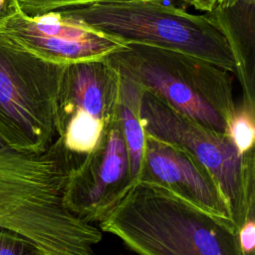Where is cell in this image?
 Instances as JSON below:
<instances>
[{"label": "cell", "instance_id": "obj_3", "mask_svg": "<svg viewBox=\"0 0 255 255\" xmlns=\"http://www.w3.org/2000/svg\"><path fill=\"white\" fill-rule=\"evenodd\" d=\"M104 59L121 77L179 113L226 133V122L237 104L231 72L193 55L136 43Z\"/></svg>", "mask_w": 255, "mask_h": 255}, {"label": "cell", "instance_id": "obj_5", "mask_svg": "<svg viewBox=\"0 0 255 255\" xmlns=\"http://www.w3.org/2000/svg\"><path fill=\"white\" fill-rule=\"evenodd\" d=\"M65 65L0 32V135L16 148L45 150L56 138L55 107Z\"/></svg>", "mask_w": 255, "mask_h": 255}, {"label": "cell", "instance_id": "obj_17", "mask_svg": "<svg viewBox=\"0 0 255 255\" xmlns=\"http://www.w3.org/2000/svg\"><path fill=\"white\" fill-rule=\"evenodd\" d=\"M20 12L17 0H0V32L7 22Z\"/></svg>", "mask_w": 255, "mask_h": 255}, {"label": "cell", "instance_id": "obj_15", "mask_svg": "<svg viewBox=\"0 0 255 255\" xmlns=\"http://www.w3.org/2000/svg\"><path fill=\"white\" fill-rule=\"evenodd\" d=\"M33 247L21 236L0 228V255H27Z\"/></svg>", "mask_w": 255, "mask_h": 255}, {"label": "cell", "instance_id": "obj_10", "mask_svg": "<svg viewBox=\"0 0 255 255\" xmlns=\"http://www.w3.org/2000/svg\"><path fill=\"white\" fill-rule=\"evenodd\" d=\"M138 179L158 184L202 210L232 221L227 203L207 170L173 143L145 133Z\"/></svg>", "mask_w": 255, "mask_h": 255}, {"label": "cell", "instance_id": "obj_19", "mask_svg": "<svg viewBox=\"0 0 255 255\" xmlns=\"http://www.w3.org/2000/svg\"><path fill=\"white\" fill-rule=\"evenodd\" d=\"M27 255H46V254H44L43 252H41V251H39L38 249H36L35 247H33V248L28 252Z\"/></svg>", "mask_w": 255, "mask_h": 255}, {"label": "cell", "instance_id": "obj_16", "mask_svg": "<svg viewBox=\"0 0 255 255\" xmlns=\"http://www.w3.org/2000/svg\"><path fill=\"white\" fill-rule=\"evenodd\" d=\"M238 240L244 255H254L255 247V223L254 212L247 215L238 228Z\"/></svg>", "mask_w": 255, "mask_h": 255}, {"label": "cell", "instance_id": "obj_11", "mask_svg": "<svg viewBox=\"0 0 255 255\" xmlns=\"http://www.w3.org/2000/svg\"><path fill=\"white\" fill-rule=\"evenodd\" d=\"M207 13L229 46L242 98L255 104V0L215 1Z\"/></svg>", "mask_w": 255, "mask_h": 255}, {"label": "cell", "instance_id": "obj_8", "mask_svg": "<svg viewBox=\"0 0 255 255\" xmlns=\"http://www.w3.org/2000/svg\"><path fill=\"white\" fill-rule=\"evenodd\" d=\"M132 182L117 109L96 146L73 167L65 202L77 216L97 225Z\"/></svg>", "mask_w": 255, "mask_h": 255}, {"label": "cell", "instance_id": "obj_9", "mask_svg": "<svg viewBox=\"0 0 255 255\" xmlns=\"http://www.w3.org/2000/svg\"><path fill=\"white\" fill-rule=\"evenodd\" d=\"M1 32L38 57L63 65L101 60L127 45L60 11L37 16L19 12Z\"/></svg>", "mask_w": 255, "mask_h": 255}, {"label": "cell", "instance_id": "obj_14", "mask_svg": "<svg viewBox=\"0 0 255 255\" xmlns=\"http://www.w3.org/2000/svg\"><path fill=\"white\" fill-rule=\"evenodd\" d=\"M20 12L27 16H37L51 11L110 0H17Z\"/></svg>", "mask_w": 255, "mask_h": 255}, {"label": "cell", "instance_id": "obj_2", "mask_svg": "<svg viewBox=\"0 0 255 255\" xmlns=\"http://www.w3.org/2000/svg\"><path fill=\"white\" fill-rule=\"evenodd\" d=\"M97 225L136 255H244L231 220L141 179L130 184Z\"/></svg>", "mask_w": 255, "mask_h": 255}, {"label": "cell", "instance_id": "obj_1", "mask_svg": "<svg viewBox=\"0 0 255 255\" xmlns=\"http://www.w3.org/2000/svg\"><path fill=\"white\" fill-rule=\"evenodd\" d=\"M76 163L58 137L45 150L29 151L0 135V228L46 255H96L104 233L65 202Z\"/></svg>", "mask_w": 255, "mask_h": 255}, {"label": "cell", "instance_id": "obj_13", "mask_svg": "<svg viewBox=\"0 0 255 255\" xmlns=\"http://www.w3.org/2000/svg\"><path fill=\"white\" fill-rule=\"evenodd\" d=\"M226 134L240 156L254 152L255 104L241 98L226 122Z\"/></svg>", "mask_w": 255, "mask_h": 255}, {"label": "cell", "instance_id": "obj_6", "mask_svg": "<svg viewBox=\"0 0 255 255\" xmlns=\"http://www.w3.org/2000/svg\"><path fill=\"white\" fill-rule=\"evenodd\" d=\"M140 122L144 133L181 147L207 170L237 228L254 212V152L240 156L226 133L199 124L144 90Z\"/></svg>", "mask_w": 255, "mask_h": 255}, {"label": "cell", "instance_id": "obj_4", "mask_svg": "<svg viewBox=\"0 0 255 255\" xmlns=\"http://www.w3.org/2000/svg\"><path fill=\"white\" fill-rule=\"evenodd\" d=\"M59 11L127 44L193 55L235 72L226 39L208 13H190L164 0H110Z\"/></svg>", "mask_w": 255, "mask_h": 255}, {"label": "cell", "instance_id": "obj_18", "mask_svg": "<svg viewBox=\"0 0 255 255\" xmlns=\"http://www.w3.org/2000/svg\"><path fill=\"white\" fill-rule=\"evenodd\" d=\"M173 1L180 2L189 7H192L198 11L207 13L212 10L216 0H173Z\"/></svg>", "mask_w": 255, "mask_h": 255}, {"label": "cell", "instance_id": "obj_12", "mask_svg": "<svg viewBox=\"0 0 255 255\" xmlns=\"http://www.w3.org/2000/svg\"><path fill=\"white\" fill-rule=\"evenodd\" d=\"M141 94L140 87L121 77L118 114L128 152L130 175L133 182L139 178L145 140L144 129L140 122Z\"/></svg>", "mask_w": 255, "mask_h": 255}, {"label": "cell", "instance_id": "obj_7", "mask_svg": "<svg viewBox=\"0 0 255 255\" xmlns=\"http://www.w3.org/2000/svg\"><path fill=\"white\" fill-rule=\"evenodd\" d=\"M121 76L105 59L67 64L55 107L57 136L78 161L98 143L117 112Z\"/></svg>", "mask_w": 255, "mask_h": 255}]
</instances>
